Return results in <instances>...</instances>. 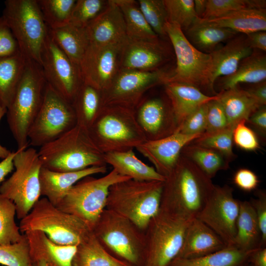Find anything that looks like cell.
Listing matches in <instances>:
<instances>
[{"label":"cell","mask_w":266,"mask_h":266,"mask_svg":"<svg viewBox=\"0 0 266 266\" xmlns=\"http://www.w3.org/2000/svg\"><path fill=\"white\" fill-rule=\"evenodd\" d=\"M106 172V165L71 172L55 171L42 166L39 174L41 196L56 206L78 181L89 175L104 174Z\"/></svg>","instance_id":"cell-22"},{"label":"cell","mask_w":266,"mask_h":266,"mask_svg":"<svg viewBox=\"0 0 266 266\" xmlns=\"http://www.w3.org/2000/svg\"><path fill=\"white\" fill-rule=\"evenodd\" d=\"M262 236L258 220L249 201H240L233 245L244 251H250L261 245Z\"/></svg>","instance_id":"cell-31"},{"label":"cell","mask_w":266,"mask_h":266,"mask_svg":"<svg viewBox=\"0 0 266 266\" xmlns=\"http://www.w3.org/2000/svg\"><path fill=\"white\" fill-rule=\"evenodd\" d=\"M108 0H77L69 23L86 28L106 7Z\"/></svg>","instance_id":"cell-47"},{"label":"cell","mask_w":266,"mask_h":266,"mask_svg":"<svg viewBox=\"0 0 266 266\" xmlns=\"http://www.w3.org/2000/svg\"><path fill=\"white\" fill-rule=\"evenodd\" d=\"M227 246L210 228L197 218L189 224L182 246L176 258H195L215 252Z\"/></svg>","instance_id":"cell-24"},{"label":"cell","mask_w":266,"mask_h":266,"mask_svg":"<svg viewBox=\"0 0 266 266\" xmlns=\"http://www.w3.org/2000/svg\"><path fill=\"white\" fill-rule=\"evenodd\" d=\"M207 0H195L194 7L196 15L198 18H202L206 6Z\"/></svg>","instance_id":"cell-60"},{"label":"cell","mask_w":266,"mask_h":266,"mask_svg":"<svg viewBox=\"0 0 266 266\" xmlns=\"http://www.w3.org/2000/svg\"><path fill=\"white\" fill-rule=\"evenodd\" d=\"M27 61L21 52L0 57V103L6 109L23 75Z\"/></svg>","instance_id":"cell-34"},{"label":"cell","mask_w":266,"mask_h":266,"mask_svg":"<svg viewBox=\"0 0 266 266\" xmlns=\"http://www.w3.org/2000/svg\"><path fill=\"white\" fill-rule=\"evenodd\" d=\"M164 86L165 93L170 101L177 125V130L186 118L199 107L218 99V94L208 96L198 88L187 84L168 82Z\"/></svg>","instance_id":"cell-25"},{"label":"cell","mask_w":266,"mask_h":266,"mask_svg":"<svg viewBox=\"0 0 266 266\" xmlns=\"http://www.w3.org/2000/svg\"><path fill=\"white\" fill-rule=\"evenodd\" d=\"M246 35L234 36L224 46L209 53L211 58L210 84L214 90L218 78L231 75L237 69L241 61L253 53Z\"/></svg>","instance_id":"cell-23"},{"label":"cell","mask_w":266,"mask_h":266,"mask_svg":"<svg viewBox=\"0 0 266 266\" xmlns=\"http://www.w3.org/2000/svg\"><path fill=\"white\" fill-rule=\"evenodd\" d=\"M168 50L159 41L127 37L122 50L121 69L152 71L169 60Z\"/></svg>","instance_id":"cell-19"},{"label":"cell","mask_w":266,"mask_h":266,"mask_svg":"<svg viewBox=\"0 0 266 266\" xmlns=\"http://www.w3.org/2000/svg\"><path fill=\"white\" fill-rule=\"evenodd\" d=\"M40 65L47 84L71 103L83 83L80 69L60 49L50 33L41 52Z\"/></svg>","instance_id":"cell-15"},{"label":"cell","mask_w":266,"mask_h":266,"mask_svg":"<svg viewBox=\"0 0 266 266\" xmlns=\"http://www.w3.org/2000/svg\"><path fill=\"white\" fill-rule=\"evenodd\" d=\"M76 125L71 103L47 84L42 105L29 132V142L33 146L40 147Z\"/></svg>","instance_id":"cell-13"},{"label":"cell","mask_w":266,"mask_h":266,"mask_svg":"<svg viewBox=\"0 0 266 266\" xmlns=\"http://www.w3.org/2000/svg\"><path fill=\"white\" fill-rule=\"evenodd\" d=\"M46 85L40 65L28 60L6 113L17 150L28 148L29 132L42 105Z\"/></svg>","instance_id":"cell-3"},{"label":"cell","mask_w":266,"mask_h":266,"mask_svg":"<svg viewBox=\"0 0 266 266\" xmlns=\"http://www.w3.org/2000/svg\"><path fill=\"white\" fill-rule=\"evenodd\" d=\"M195 22L247 34L266 31V11L265 8L243 9L214 19L198 17Z\"/></svg>","instance_id":"cell-27"},{"label":"cell","mask_w":266,"mask_h":266,"mask_svg":"<svg viewBox=\"0 0 266 266\" xmlns=\"http://www.w3.org/2000/svg\"><path fill=\"white\" fill-rule=\"evenodd\" d=\"M106 165H110L119 174L139 181H165L166 177L135 155L133 150L104 154Z\"/></svg>","instance_id":"cell-28"},{"label":"cell","mask_w":266,"mask_h":266,"mask_svg":"<svg viewBox=\"0 0 266 266\" xmlns=\"http://www.w3.org/2000/svg\"><path fill=\"white\" fill-rule=\"evenodd\" d=\"M191 43L197 49L210 52L220 43L235 36L237 33L229 29L194 22L187 29Z\"/></svg>","instance_id":"cell-39"},{"label":"cell","mask_w":266,"mask_h":266,"mask_svg":"<svg viewBox=\"0 0 266 266\" xmlns=\"http://www.w3.org/2000/svg\"><path fill=\"white\" fill-rule=\"evenodd\" d=\"M71 104L77 125L88 130L102 107L101 91L83 82Z\"/></svg>","instance_id":"cell-35"},{"label":"cell","mask_w":266,"mask_h":266,"mask_svg":"<svg viewBox=\"0 0 266 266\" xmlns=\"http://www.w3.org/2000/svg\"><path fill=\"white\" fill-rule=\"evenodd\" d=\"M181 154L211 179L219 171L228 169L231 162L222 153L192 142L183 147Z\"/></svg>","instance_id":"cell-37"},{"label":"cell","mask_w":266,"mask_h":266,"mask_svg":"<svg viewBox=\"0 0 266 266\" xmlns=\"http://www.w3.org/2000/svg\"><path fill=\"white\" fill-rule=\"evenodd\" d=\"M218 99L207 103L206 127L203 133L217 132L229 126L224 110Z\"/></svg>","instance_id":"cell-50"},{"label":"cell","mask_w":266,"mask_h":266,"mask_svg":"<svg viewBox=\"0 0 266 266\" xmlns=\"http://www.w3.org/2000/svg\"><path fill=\"white\" fill-rule=\"evenodd\" d=\"M191 221L160 208L144 231L143 266H169L179 254Z\"/></svg>","instance_id":"cell-12"},{"label":"cell","mask_w":266,"mask_h":266,"mask_svg":"<svg viewBox=\"0 0 266 266\" xmlns=\"http://www.w3.org/2000/svg\"><path fill=\"white\" fill-rule=\"evenodd\" d=\"M4 3L1 16L16 39L20 52L27 60L40 65L49 28L37 0H6Z\"/></svg>","instance_id":"cell-8"},{"label":"cell","mask_w":266,"mask_h":266,"mask_svg":"<svg viewBox=\"0 0 266 266\" xmlns=\"http://www.w3.org/2000/svg\"><path fill=\"white\" fill-rule=\"evenodd\" d=\"M85 28L90 44H114L127 37L122 13L114 0H108L105 9Z\"/></svg>","instance_id":"cell-21"},{"label":"cell","mask_w":266,"mask_h":266,"mask_svg":"<svg viewBox=\"0 0 266 266\" xmlns=\"http://www.w3.org/2000/svg\"><path fill=\"white\" fill-rule=\"evenodd\" d=\"M6 108L3 106L0 103V122L3 116L6 114ZM11 153L6 147L1 145L0 143V159L2 160L6 158Z\"/></svg>","instance_id":"cell-59"},{"label":"cell","mask_w":266,"mask_h":266,"mask_svg":"<svg viewBox=\"0 0 266 266\" xmlns=\"http://www.w3.org/2000/svg\"><path fill=\"white\" fill-rule=\"evenodd\" d=\"M125 40L107 45L90 44L79 65L84 82L101 91L111 83L121 70Z\"/></svg>","instance_id":"cell-17"},{"label":"cell","mask_w":266,"mask_h":266,"mask_svg":"<svg viewBox=\"0 0 266 266\" xmlns=\"http://www.w3.org/2000/svg\"><path fill=\"white\" fill-rule=\"evenodd\" d=\"M28 240L32 264L44 261L48 266H73L77 245H63L51 241L42 232L25 233Z\"/></svg>","instance_id":"cell-26"},{"label":"cell","mask_w":266,"mask_h":266,"mask_svg":"<svg viewBox=\"0 0 266 266\" xmlns=\"http://www.w3.org/2000/svg\"><path fill=\"white\" fill-rule=\"evenodd\" d=\"M42 166L58 172H71L107 165L104 154L97 146L88 130L76 125L37 151Z\"/></svg>","instance_id":"cell-2"},{"label":"cell","mask_w":266,"mask_h":266,"mask_svg":"<svg viewBox=\"0 0 266 266\" xmlns=\"http://www.w3.org/2000/svg\"><path fill=\"white\" fill-rule=\"evenodd\" d=\"M120 8L125 23L127 37L133 39H159L145 20L134 0H114Z\"/></svg>","instance_id":"cell-38"},{"label":"cell","mask_w":266,"mask_h":266,"mask_svg":"<svg viewBox=\"0 0 266 266\" xmlns=\"http://www.w3.org/2000/svg\"><path fill=\"white\" fill-rule=\"evenodd\" d=\"M92 232L114 256L131 266H143L144 232L131 221L105 208Z\"/></svg>","instance_id":"cell-7"},{"label":"cell","mask_w":266,"mask_h":266,"mask_svg":"<svg viewBox=\"0 0 266 266\" xmlns=\"http://www.w3.org/2000/svg\"><path fill=\"white\" fill-rule=\"evenodd\" d=\"M214 186L211 178L181 154L166 177L160 208L191 221L197 217Z\"/></svg>","instance_id":"cell-1"},{"label":"cell","mask_w":266,"mask_h":266,"mask_svg":"<svg viewBox=\"0 0 266 266\" xmlns=\"http://www.w3.org/2000/svg\"><path fill=\"white\" fill-rule=\"evenodd\" d=\"M265 7L266 0H207L206 9L201 18L214 19L241 10L263 9Z\"/></svg>","instance_id":"cell-42"},{"label":"cell","mask_w":266,"mask_h":266,"mask_svg":"<svg viewBox=\"0 0 266 266\" xmlns=\"http://www.w3.org/2000/svg\"><path fill=\"white\" fill-rule=\"evenodd\" d=\"M88 132L104 154L133 150L146 141L134 110L117 105L102 106Z\"/></svg>","instance_id":"cell-5"},{"label":"cell","mask_w":266,"mask_h":266,"mask_svg":"<svg viewBox=\"0 0 266 266\" xmlns=\"http://www.w3.org/2000/svg\"><path fill=\"white\" fill-rule=\"evenodd\" d=\"M16 151L10 154L0 162V183L5 180V177L14 169L13 160Z\"/></svg>","instance_id":"cell-58"},{"label":"cell","mask_w":266,"mask_h":266,"mask_svg":"<svg viewBox=\"0 0 266 266\" xmlns=\"http://www.w3.org/2000/svg\"><path fill=\"white\" fill-rule=\"evenodd\" d=\"M19 227L22 233L41 231L54 243L63 245H78L92 232L82 220L59 209L45 197L39 199L21 219Z\"/></svg>","instance_id":"cell-6"},{"label":"cell","mask_w":266,"mask_h":266,"mask_svg":"<svg viewBox=\"0 0 266 266\" xmlns=\"http://www.w3.org/2000/svg\"><path fill=\"white\" fill-rule=\"evenodd\" d=\"M129 179L131 178L119 174L113 168L100 177L86 176L71 187L56 207L77 217L92 231L106 208L110 187Z\"/></svg>","instance_id":"cell-9"},{"label":"cell","mask_w":266,"mask_h":266,"mask_svg":"<svg viewBox=\"0 0 266 266\" xmlns=\"http://www.w3.org/2000/svg\"><path fill=\"white\" fill-rule=\"evenodd\" d=\"M245 90L261 106L266 104V82L264 81Z\"/></svg>","instance_id":"cell-56"},{"label":"cell","mask_w":266,"mask_h":266,"mask_svg":"<svg viewBox=\"0 0 266 266\" xmlns=\"http://www.w3.org/2000/svg\"><path fill=\"white\" fill-rule=\"evenodd\" d=\"M139 8L147 23L159 36H167L165 26L168 16L164 0H138Z\"/></svg>","instance_id":"cell-44"},{"label":"cell","mask_w":266,"mask_h":266,"mask_svg":"<svg viewBox=\"0 0 266 266\" xmlns=\"http://www.w3.org/2000/svg\"><path fill=\"white\" fill-rule=\"evenodd\" d=\"M207 110V103L199 107L186 118L177 132L186 135L203 134L206 127Z\"/></svg>","instance_id":"cell-49"},{"label":"cell","mask_w":266,"mask_h":266,"mask_svg":"<svg viewBox=\"0 0 266 266\" xmlns=\"http://www.w3.org/2000/svg\"><path fill=\"white\" fill-rule=\"evenodd\" d=\"M233 182L241 190L251 192L257 188L260 181L253 171L242 168L238 169L234 173Z\"/></svg>","instance_id":"cell-53"},{"label":"cell","mask_w":266,"mask_h":266,"mask_svg":"<svg viewBox=\"0 0 266 266\" xmlns=\"http://www.w3.org/2000/svg\"><path fill=\"white\" fill-rule=\"evenodd\" d=\"M164 183L132 179L117 182L109 188L105 208L144 232L160 210Z\"/></svg>","instance_id":"cell-4"},{"label":"cell","mask_w":266,"mask_h":266,"mask_svg":"<svg viewBox=\"0 0 266 266\" xmlns=\"http://www.w3.org/2000/svg\"><path fill=\"white\" fill-rule=\"evenodd\" d=\"M134 114L146 141L164 138L177 131L171 104L166 93L165 96L144 97L134 108Z\"/></svg>","instance_id":"cell-18"},{"label":"cell","mask_w":266,"mask_h":266,"mask_svg":"<svg viewBox=\"0 0 266 266\" xmlns=\"http://www.w3.org/2000/svg\"><path fill=\"white\" fill-rule=\"evenodd\" d=\"M201 135L177 132L164 138L146 141L135 149L154 165L158 173L166 177L176 164L183 147Z\"/></svg>","instance_id":"cell-20"},{"label":"cell","mask_w":266,"mask_h":266,"mask_svg":"<svg viewBox=\"0 0 266 266\" xmlns=\"http://www.w3.org/2000/svg\"><path fill=\"white\" fill-rule=\"evenodd\" d=\"M49 33L60 49L74 63H79L90 42L85 28L68 23L50 29Z\"/></svg>","instance_id":"cell-30"},{"label":"cell","mask_w":266,"mask_h":266,"mask_svg":"<svg viewBox=\"0 0 266 266\" xmlns=\"http://www.w3.org/2000/svg\"><path fill=\"white\" fill-rule=\"evenodd\" d=\"M13 162L15 170L1 183L0 194L14 203L16 216L21 220L41 196L39 174L42 165L33 148L17 150Z\"/></svg>","instance_id":"cell-10"},{"label":"cell","mask_w":266,"mask_h":266,"mask_svg":"<svg viewBox=\"0 0 266 266\" xmlns=\"http://www.w3.org/2000/svg\"><path fill=\"white\" fill-rule=\"evenodd\" d=\"M33 266H48L47 264L42 260L35 262L32 264Z\"/></svg>","instance_id":"cell-61"},{"label":"cell","mask_w":266,"mask_h":266,"mask_svg":"<svg viewBox=\"0 0 266 266\" xmlns=\"http://www.w3.org/2000/svg\"><path fill=\"white\" fill-rule=\"evenodd\" d=\"M235 126H229L217 132L203 133L192 142L215 150L222 153L231 161L236 157L233 150V134Z\"/></svg>","instance_id":"cell-43"},{"label":"cell","mask_w":266,"mask_h":266,"mask_svg":"<svg viewBox=\"0 0 266 266\" xmlns=\"http://www.w3.org/2000/svg\"><path fill=\"white\" fill-rule=\"evenodd\" d=\"M243 266H252V265L249 264V263H247Z\"/></svg>","instance_id":"cell-62"},{"label":"cell","mask_w":266,"mask_h":266,"mask_svg":"<svg viewBox=\"0 0 266 266\" xmlns=\"http://www.w3.org/2000/svg\"><path fill=\"white\" fill-rule=\"evenodd\" d=\"M165 31L176 58V67L170 72L166 83L187 84L198 88L202 92L205 90L213 96L217 95L218 93L212 89L210 84L212 66L210 54L205 53L194 46L178 25L167 22Z\"/></svg>","instance_id":"cell-11"},{"label":"cell","mask_w":266,"mask_h":266,"mask_svg":"<svg viewBox=\"0 0 266 266\" xmlns=\"http://www.w3.org/2000/svg\"><path fill=\"white\" fill-rule=\"evenodd\" d=\"M252 251H244L234 245L229 246L201 257L176 258L169 266H243L248 263Z\"/></svg>","instance_id":"cell-36"},{"label":"cell","mask_w":266,"mask_h":266,"mask_svg":"<svg viewBox=\"0 0 266 266\" xmlns=\"http://www.w3.org/2000/svg\"><path fill=\"white\" fill-rule=\"evenodd\" d=\"M0 264L5 266H33L28 238L23 233L15 243L0 245Z\"/></svg>","instance_id":"cell-45"},{"label":"cell","mask_w":266,"mask_h":266,"mask_svg":"<svg viewBox=\"0 0 266 266\" xmlns=\"http://www.w3.org/2000/svg\"><path fill=\"white\" fill-rule=\"evenodd\" d=\"M218 96V100L223 108L229 126H235L242 120L247 121L253 113L262 107L245 90L239 89L237 87L221 91Z\"/></svg>","instance_id":"cell-29"},{"label":"cell","mask_w":266,"mask_h":266,"mask_svg":"<svg viewBox=\"0 0 266 266\" xmlns=\"http://www.w3.org/2000/svg\"><path fill=\"white\" fill-rule=\"evenodd\" d=\"M233 139L238 148L245 151H254L260 148L256 133L247 125L245 120L236 124L233 129Z\"/></svg>","instance_id":"cell-48"},{"label":"cell","mask_w":266,"mask_h":266,"mask_svg":"<svg viewBox=\"0 0 266 266\" xmlns=\"http://www.w3.org/2000/svg\"><path fill=\"white\" fill-rule=\"evenodd\" d=\"M256 198L249 201L255 211L261 233V245L266 247V193L262 190L256 192Z\"/></svg>","instance_id":"cell-52"},{"label":"cell","mask_w":266,"mask_h":266,"mask_svg":"<svg viewBox=\"0 0 266 266\" xmlns=\"http://www.w3.org/2000/svg\"><path fill=\"white\" fill-rule=\"evenodd\" d=\"M16 207L10 200L0 194V245L20 241L23 233L15 221Z\"/></svg>","instance_id":"cell-41"},{"label":"cell","mask_w":266,"mask_h":266,"mask_svg":"<svg viewBox=\"0 0 266 266\" xmlns=\"http://www.w3.org/2000/svg\"><path fill=\"white\" fill-rule=\"evenodd\" d=\"M248 44L253 49L266 51V32L258 31L245 34Z\"/></svg>","instance_id":"cell-55"},{"label":"cell","mask_w":266,"mask_h":266,"mask_svg":"<svg viewBox=\"0 0 266 266\" xmlns=\"http://www.w3.org/2000/svg\"><path fill=\"white\" fill-rule=\"evenodd\" d=\"M246 124H250L263 138L266 134V107L262 106L249 118Z\"/></svg>","instance_id":"cell-54"},{"label":"cell","mask_w":266,"mask_h":266,"mask_svg":"<svg viewBox=\"0 0 266 266\" xmlns=\"http://www.w3.org/2000/svg\"><path fill=\"white\" fill-rule=\"evenodd\" d=\"M248 263L252 266H266V248L260 247L250 253Z\"/></svg>","instance_id":"cell-57"},{"label":"cell","mask_w":266,"mask_h":266,"mask_svg":"<svg viewBox=\"0 0 266 266\" xmlns=\"http://www.w3.org/2000/svg\"><path fill=\"white\" fill-rule=\"evenodd\" d=\"M266 79V56L253 52L241 61L234 72L222 78L221 91L236 87L241 83L258 84Z\"/></svg>","instance_id":"cell-33"},{"label":"cell","mask_w":266,"mask_h":266,"mask_svg":"<svg viewBox=\"0 0 266 266\" xmlns=\"http://www.w3.org/2000/svg\"><path fill=\"white\" fill-rule=\"evenodd\" d=\"M168 22L188 29L198 18L194 0H164Z\"/></svg>","instance_id":"cell-46"},{"label":"cell","mask_w":266,"mask_h":266,"mask_svg":"<svg viewBox=\"0 0 266 266\" xmlns=\"http://www.w3.org/2000/svg\"><path fill=\"white\" fill-rule=\"evenodd\" d=\"M233 191L227 185H215L196 218L213 230L227 246L234 244L239 208V200L234 198Z\"/></svg>","instance_id":"cell-16"},{"label":"cell","mask_w":266,"mask_h":266,"mask_svg":"<svg viewBox=\"0 0 266 266\" xmlns=\"http://www.w3.org/2000/svg\"><path fill=\"white\" fill-rule=\"evenodd\" d=\"M76 0H37L43 18L50 29L69 22Z\"/></svg>","instance_id":"cell-40"},{"label":"cell","mask_w":266,"mask_h":266,"mask_svg":"<svg viewBox=\"0 0 266 266\" xmlns=\"http://www.w3.org/2000/svg\"><path fill=\"white\" fill-rule=\"evenodd\" d=\"M20 52L10 28L2 16L0 17V57L15 55Z\"/></svg>","instance_id":"cell-51"},{"label":"cell","mask_w":266,"mask_h":266,"mask_svg":"<svg viewBox=\"0 0 266 266\" xmlns=\"http://www.w3.org/2000/svg\"><path fill=\"white\" fill-rule=\"evenodd\" d=\"M169 73L164 69L152 71L121 69L101 91L102 106L117 105L134 110L149 90L166 83Z\"/></svg>","instance_id":"cell-14"},{"label":"cell","mask_w":266,"mask_h":266,"mask_svg":"<svg viewBox=\"0 0 266 266\" xmlns=\"http://www.w3.org/2000/svg\"><path fill=\"white\" fill-rule=\"evenodd\" d=\"M73 266H131L110 253L93 232L77 245Z\"/></svg>","instance_id":"cell-32"}]
</instances>
